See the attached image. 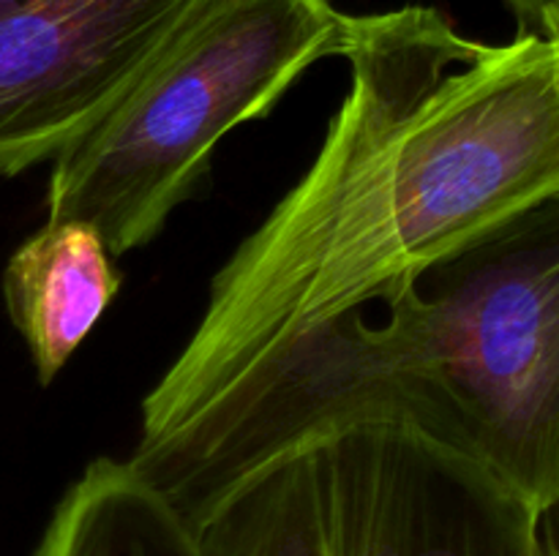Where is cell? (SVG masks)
Instances as JSON below:
<instances>
[{
	"label": "cell",
	"instance_id": "4",
	"mask_svg": "<svg viewBox=\"0 0 559 556\" xmlns=\"http://www.w3.org/2000/svg\"><path fill=\"white\" fill-rule=\"evenodd\" d=\"M309 447L328 556H546L535 507L409 425L355 423Z\"/></svg>",
	"mask_w": 559,
	"mask_h": 556
},
{
	"label": "cell",
	"instance_id": "11",
	"mask_svg": "<svg viewBox=\"0 0 559 556\" xmlns=\"http://www.w3.org/2000/svg\"><path fill=\"white\" fill-rule=\"evenodd\" d=\"M540 537L546 556H559V501L540 512Z\"/></svg>",
	"mask_w": 559,
	"mask_h": 556
},
{
	"label": "cell",
	"instance_id": "9",
	"mask_svg": "<svg viewBox=\"0 0 559 556\" xmlns=\"http://www.w3.org/2000/svg\"><path fill=\"white\" fill-rule=\"evenodd\" d=\"M502 3L511 9V14L516 16L519 31H530L535 33L540 20V11L551 3V0H502Z\"/></svg>",
	"mask_w": 559,
	"mask_h": 556
},
{
	"label": "cell",
	"instance_id": "8",
	"mask_svg": "<svg viewBox=\"0 0 559 556\" xmlns=\"http://www.w3.org/2000/svg\"><path fill=\"white\" fill-rule=\"evenodd\" d=\"M191 534L200 556H328L311 447L240 480Z\"/></svg>",
	"mask_w": 559,
	"mask_h": 556
},
{
	"label": "cell",
	"instance_id": "10",
	"mask_svg": "<svg viewBox=\"0 0 559 556\" xmlns=\"http://www.w3.org/2000/svg\"><path fill=\"white\" fill-rule=\"evenodd\" d=\"M538 36H544L546 41L555 49V63H557V82H559V0H551L544 11H540L538 27H535Z\"/></svg>",
	"mask_w": 559,
	"mask_h": 556
},
{
	"label": "cell",
	"instance_id": "6",
	"mask_svg": "<svg viewBox=\"0 0 559 556\" xmlns=\"http://www.w3.org/2000/svg\"><path fill=\"white\" fill-rule=\"evenodd\" d=\"M123 276L85 221H47L11 254L3 298L36 376L49 385L120 292Z\"/></svg>",
	"mask_w": 559,
	"mask_h": 556
},
{
	"label": "cell",
	"instance_id": "1",
	"mask_svg": "<svg viewBox=\"0 0 559 556\" xmlns=\"http://www.w3.org/2000/svg\"><path fill=\"white\" fill-rule=\"evenodd\" d=\"M353 82L304 178L213 276L189 343L142 403L147 467L317 327L388 298L519 213L559 200L555 49L462 36L404 5L349 16Z\"/></svg>",
	"mask_w": 559,
	"mask_h": 556
},
{
	"label": "cell",
	"instance_id": "2",
	"mask_svg": "<svg viewBox=\"0 0 559 556\" xmlns=\"http://www.w3.org/2000/svg\"><path fill=\"white\" fill-rule=\"evenodd\" d=\"M284 349L194 434L211 499L355 423H402L544 512L559 501V200Z\"/></svg>",
	"mask_w": 559,
	"mask_h": 556
},
{
	"label": "cell",
	"instance_id": "5",
	"mask_svg": "<svg viewBox=\"0 0 559 556\" xmlns=\"http://www.w3.org/2000/svg\"><path fill=\"white\" fill-rule=\"evenodd\" d=\"M197 0H0V178L55 161L129 93Z\"/></svg>",
	"mask_w": 559,
	"mask_h": 556
},
{
	"label": "cell",
	"instance_id": "3",
	"mask_svg": "<svg viewBox=\"0 0 559 556\" xmlns=\"http://www.w3.org/2000/svg\"><path fill=\"white\" fill-rule=\"evenodd\" d=\"M349 14L331 0H197L123 98L52 161L47 221H85L112 256L147 245L211 169L218 142L265 118Z\"/></svg>",
	"mask_w": 559,
	"mask_h": 556
},
{
	"label": "cell",
	"instance_id": "7",
	"mask_svg": "<svg viewBox=\"0 0 559 556\" xmlns=\"http://www.w3.org/2000/svg\"><path fill=\"white\" fill-rule=\"evenodd\" d=\"M33 556H200L189 523L129 461L96 458L63 494Z\"/></svg>",
	"mask_w": 559,
	"mask_h": 556
}]
</instances>
